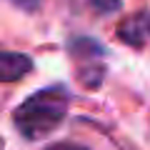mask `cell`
I'll use <instances>...</instances> for the list:
<instances>
[{
    "label": "cell",
    "instance_id": "1",
    "mask_svg": "<svg viewBox=\"0 0 150 150\" xmlns=\"http://www.w3.org/2000/svg\"><path fill=\"white\" fill-rule=\"evenodd\" d=\"M68 100H70V95L63 85H53V88H45V90H38L25 103H20L15 108V112H13L18 133L25 135L28 140H38V138H43V135H48L65 118Z\"/></svg>",
    "mask_w": 150,
    "mask_h": 150
},
{
    "label": "cell",
    "instance_id": "2",
    "mask_svg": "<svg viewBox=\"0 0 150 150\" xmlns=\"http://www.w3.org/2000/svg\"><path fill=\"white\" fill-rule=\"evenodd\" d=\"M70 55L75 60V70L83 85L95 88L103 78V48L95 40H75L70 45Z\"/></svg>",
    "mask_w": 150,
    "mask_h": 150
},
{
    "label": "cell",
    "instance_id": "3",
    "mask_svg": "<svg viewBox=\"0 0 150 150\" xmlns=\"http://www.w3.org/2000/svg\"><path fill=\"white\" fill-rule=\"evenodd\" d=\"M118 38L125 40L128 45H145L150 40V10H140L135 15L125 18L123 23L118 25Z\"/></svg>",
    "mask_w": 150,
    "mask_h": 150
},
{
    "label": "cell",
    "instance_id": "4",
    "mask_svg": "<svg viewBox=\"0 0 150 150\" xmlns=\"http://www.w3.org/2000/svg\"><path fill=\"white\" fill-rule=\"evenodd\" d=\"M33 70V60L25 53L0 48V83H15Z\"/></svg>",
    "mask_w": 150,
    "mask_h": 150
},
{
    "label": "cell",
    "instance_id": "5",
    "mask_svg": "<svg viewBox=\"0 0 150 150\" xmlns=\"http://www.w3.org/2000/svg\"><path fill=\"white\" fill-rule=\"evenodd\" d=\"M93 5L98 8V10H118L120 8V0H93Z\"/></svg>",
    "mask_w": 150,
    "mask_h": 150
},
{
    "label": "cell",
    "instance_id": "6",
    "mask_svg": "<svg viewBox=\"0 0 150 150\" xmlns=\"http://www.w3.org/2000/svg\"><path fill=\"white\" fill-rule=\"evenodd\" d=\"M10 3L18 5V8H23V10H35L40 5V0H10Z\"/></svg>",
    "mask_w": 150,
    "mask_h": 150
},
{
    "label": "cell",
    "instance_id": "7",
    "mask_svg": "<svg viewBox=\"0 0 150 150\" xmlns=\"http://www.w3.org/2000/svg\"><path fill=\"white\" fill-rule=\"evenodd\" d=\"M48 150H88V148H80V145H70V143H63V145H53Z\"/></svg>",
    "mask_w": 150,
    "mask_h": 150
},
{
    "label": "cell",
    "instance_id": "8",
    "mask_svg": "<svg viewBox=\"0 0 150 150\" xmlns=\"http://www.w3.org/2000/svg\"><path fill=\"white\" fill-rule=\"evenodd\" d=\"M0 150H3V148H0Z\"/></svg>",
    "mask_w": 150,
    "mask_h": 150
}]
</instances>
